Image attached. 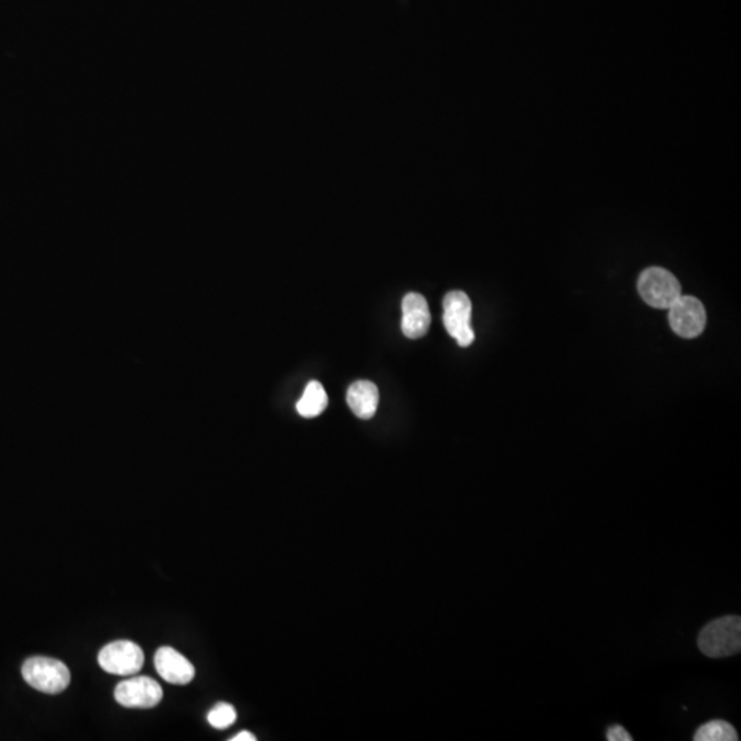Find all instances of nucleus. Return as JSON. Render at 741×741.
<instances>
[{"label": "nucleus", "mask_w": 741, "mask_h": 741, "mask_svg": "<svg viewBox=\"0 0 741 741\" xmlns=\"http://www.w3.org/2000/svg\"><path fill=\"white\" fill-rule=\"evenodd\" d=\"M163 686L150 677L122 681L114 689L117 703L127 708H153L163 700Z\"/></svg>", "instance_id": "nucleus-7"}, {"label": "nucleus", "mask_w": 741, "mask_h": 741, "mask_svg": "<svg viewBox=\"0 0 741 741\" xmlns=\"http://www.w3.org/2000/svg\"><path fill=\"white\" fill-rule=\"evenodd\" d=\"M669 323L681 338H696L704 331L707 314L697 298L681 295L669 308Z\"/></svg>", "instance_id": "nucleus-5"}, {"label": "nucleus", "mask_w": 741, "mask_h": 741, "mask_svg": "<svg viewBox=\"0 0 741 741\" xmlns=\"http://www.w3.org/2000/svg\"><path fill=\"white\" fill-rule=\"evenodd\" d=\"M237 721V711L228 703H218L207 714V722L216 729H227Z\"/></svg>", "instance_id": "nucleus-13"}, {"label": "nucleus", "mask_w": 741, "mask_h": 741, "mask_svg": "<svg viewBox=\"0 0 741 741\" xmlns=\"http://www.w3.org/2000/svg\"><path fill=\"white\" fill-rule=\"evenodd\" d=\"M697 645L708 658H726L741 650V619L735 615L718 618L700 631Z\"/></svg>", "instance_id": "nucleus-1"}, {"label": "nucleus", "mask_w": 741, "mask_h": 741, "mask_svg": "<svg viewBox=\"0 0 741 741\" xmlns=\"http://www.w3.org/2000/svg\"><path fill=\"white\" fill-rule=\"evenodd\" d=\"M346 401L355 417L364 420L371 419L378 409V387L369 381L355 382L347 389Z\"/></svg>", "instance_id": "nucleus-10"}, {"label": "nucleus", "mask_w": 741, "mask_h": 741, "mask_svg": "<svg viewBox=\"0 0 741 741\" xmlns=\"http://www.w3.org/2000/svg\"><path fill=\"white\" fill-rule=\"evenodd\" d=\"M431 324L430 309L422 294L409 292L403 300L401 330L409 339H419L429 333Z\"/></svg>", "instance_id": "nucleus-8"}, {"label": "nucleus", "mask_w": 741, "mask_h": 741, "mask_svg": "<svg viewBox=\"0 0 741 741\" xmlns=\"http://www.w3.org/2000/svg\"><path fill=\"white\" fill-rule=\"evenodd\" d=\"M694 741H737L738 736L729 722L714 719L702 725L693 736Z\"/></svg>", "instance_id": "nucleus-12"}, {"label": "nucleus", "mask_w": 741, "mask_h": 741, "mask_svg": "<svg viewBox=\"0 0 741 741\" xmlns=\"http://www.w3.org/2000/svg\"><path fill=\"white\" fill-rule=\"evenodd\" d=\"M637 287L645 303L656 309H669L683 295L680 281L664 268L645 270L640 275Z\"/></svg>", "instance_id": "nucleus-3"}, {"label": "nucleus", "mask_w": 741, "mask_h": 741, "mask_svg": "<svg viewBox=\"0 0 741 741\" xmlns=\"http://www.w3.org/2000/svg\"><path fill=\"white\" fill-rule=\"evenodd\" d=\"M607 740L609 741H631L633 737L629 735L628 730L620 725H612L607 730Z\"/></svg>", "instance_id": "nucleus-14"}, {"label": "nucleus", "mask_w": 741, "mask_h": 741, "mask_svg": "<svg viewBox=\"0 0 741 741\" xmlns=\"http://www.w3.org/2000/svg\"><path fill=\"white\" fill-rule=\"evenodd\" d=\"M23 677L32 688L43 693H61L70 683V672L67 664L46 656L26 659Z\"/></svg>", "instance_id": "nucleus-2"}, {"label": "nucleus", "mask_w": 741, "mask_h": 741, "mask_svg": "<svg viewBox=\"0 0 741 741\" xmlns=\"http://www.w3.org/2000/svg\"><path fill=\"white\" fill-rule=\"evenodd\" d=\"M256 736L250 732H240L239 735L235 736V737L231 738V741H256Z\"/></svg>", "instance_id": "nucleus-15"}, {"label": "nucleus", "mask_w": 741, "mask_h": 741, "mask_svg": "<svg viewBox=\"0 0 741 741\" xmlns=\"http://www.w3.org/2000/svg\"><path fill=\"white\" fill-rule=\"evenodd\" d=\"M328 406V396L324 387L317 381L309 382L303 390L302 397L297 403L298 414L302 418H316L325 411Z\"/></svg>", "instance_id": "nucleus-11"}, {"label": "nucleus", "mask_w": 741, "mask_h": 741, "mask_svg": "<svg viewBox=\"0 0 741 741\" xmlns=\"http://www.w3.org/2000/svg\"><path fill=\"white\" fill-rule=\"evenodd\" d=\"M155 669L166 683L185 685L196 677V669L187 658L171 647H163L155 652Z\"/></svg>", "instance_id": "nucleus-9"}, {"label": "nucleus", "mask_w": 741, "mask_h": 741, "mask_svg": "<svg viewBox=\"0 0 741 741\" xmlns=\"http://www.w3.org/2000/svg\"><path fill=\"white\" fill-rule=\"evenodd\" d=\"M100 666L117 675L136 674L144 663V653L135 642L128 640L111 642L98 655Z\"/></svg>", "instance_id": "nucleus-6"}, {"label": "nucleus", "mask_w": 741, "mask_h": 741, "mask_svg": "<svg viewBox=\"0 0 741 741\" xmlns=\"http://www.w3.org/2000/svg\"><path fill=\"white\" fill-rule=\"evenodd\" d=\"M471 301L466 292L450 291L445 295L444 325L461 347L470 346L475 339L471 328Z\"/></svg>", "instance_id": "nucleus-4"}]
</instances>
